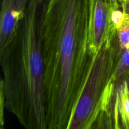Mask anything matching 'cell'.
Instances as JSON below:
<instances>
[{
  "label": "cell",
  "instance_id": "ba28073f",
  "mask_svg": "<svg viewBox=\"0 0 129 129\" xmlns=\"http://www.w3.org/2000/svg\"><path fill=\"white\" fill-rule=\"evenodd\" d=\"M123 13L129 15V0H120Z\"/></svg>",
  "mask_w": 129,
  "mask_h": 129
},
{
  "label": "cell",
  "instance_id": "5b68a950",
  "mask_svg": "<svg viewBox=\"0 0 129 129\" xmlns=\"http://www.w3.org/2000/svg\"><path fill=\"white\" fill-rule=\"evenodd\" d=\"M120 0H89V48L94 57L123 16Z\"/></svg>",
  "mask_w": 129,
  "mask_h": 129
},
{
  "label": "cell",
  "instance_id": "7a4b0ae2",
  "mask_svg": "<svg viewBox=\"0 0 129 129\" xmlns=\"http://www.w3.org/2000/svg\"><path fill=\"white\" fill-rule=\"evenodd\" d=\"M40 5L39 0H30L16 34L0 50V96L5 108L26 129H47L39 37Z\"/></svg>",
  "mask_w": 129,
  "mask_h": 129
},
{
  "label": "cell",
  "instance_id": "3957f363",
  "mask_svg": "<svg viewBox=\"0 0 129 129\" xmlns=\"http://www.w3.org/2000/svg\"><path fill=\"white\" fill-rule=\"evenodd\" d=\"M120 54L116 30L94 57L68 129H92L102 97L118 66Z\"/></svg>",
  "mask_w": 129,
  "mask_h": 129
},
{
  "label": "cell",
  "instance_id": "6da1fadb",
  "mask_svg": "<svg viewBox=\"0 0 129 129\" xmlns=\"http://www.w3.org/2000/svg\"><path fill=\"white\" fill-rule=\"evenodd\" d=\"M39 37L47 129H68L94 57L89 48V0H45Z\"/></svg>",
  "mask_w": 129,
  "mask_h": 129
},
{
  "label": "cell",
  "instance_id": "52a82bcc",
  "mask_svg": "<svg viewBox=\"0 0 129 129\" xmlns=\"http://www.w3.org/2000/svg\"><path fill=\"white\" fill-rule=\"evenodd\" d=\"M123 13V18L117 28L118 44L122 51L129 49V15Z\"/></svg>",
  "mask_w": 129,
  "mask_h": 129
},
{
  "label": "cell",
  "instance_id": "277c9868",
  "mask_svg": "<svg viewBox=\"0 0 129 129\" xmlns=\"http://www.w3.org/2000/svg\"><path fill=\"white\" fill-rule=\"evenodd\" d=\"M92 129H129V74L112 76Z\"/></svg>",
  "mask_w": 129,
  "mask_h": 129
},
{
  "label": "cell",
  "instance_id": "8992f818",
  "mask_svg": "<svg viewBox=\"0 0 129 129\" xmlns=\"http://www.w3.org/2000/svg\"><path fill=\"white\" fill-rule=\"evenodd\" d=\"M30 0H2L0 16V50L8 45L25 15Z\"/></svg>",
  "mask_w": 129,
  "mask_h": 129
},
{
  "label": "cell",
  "instance_id": "9c48e42d",
  "mask_svg": "<svg viewBox=\"0 0 129 129\" xmlns=\"http://www.w3.org/2000/svg\"><path fill=\"white\" fill-rule=\"evenodd\" d=\"M39 1H40V2L41 3H42V2H44V1H45V0H39Z\"/></svg>",
  "mask_w": 129,
  "mask_h": 129
}]
</instances>
